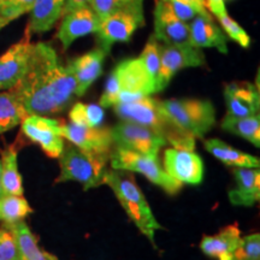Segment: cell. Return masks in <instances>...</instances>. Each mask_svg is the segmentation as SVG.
<instances>
[{
  "label": "cell",
  "mask_w": 260,
  "mask_h": 260,
  "mask_svg": "<svg viewBox=\"0 0 260 260\" xmlns=\"http://www.w3.org/2000/svg\"><path fill=\"white\" fill-rule=\"evenodd\" d=\"M21 100L28 116H53L71 105L76 81L69 65L60 63L48 42L32 46L29 68L17 86L11 88Z\"/></svg>",
  "instance_id": "6da1fadb"
},
{
  "label": "cell",
  "mask_w": 260,
  "mask_h": 260,
  "mask_svg": "<svg viewBox=\"0 0 260 260\" xmlns=\"http://www.w3.org/2000/svg\"><path fill=\"white\" fill-rule=\"evenodd\" d=\"M113 109L122 121L138 123L153 130L155 134L160 135L167 141V144L174 146V148L194 151L195 139L174 124L162 109L161 100L149 95L134 102L117 104Z\"/></svg>",
  "instance_id": "7a4b0ae2"
},
{
  "label": "cell",
  "mask_w": 260,
  "mask_h": 260,
  "mask_svg": "<svg viewBox=\"0 0 260 260\" xmlns=\"http://www.w3.org/2000/svg\"><path fill=\"white\" fill-rule=\"evenodd\" d=\"M157 93V84L147 74L139 58H130L119 63L110 74L100 98V106L113 107L140 98Z\"/></svg>",
  "instance_id": "3957f363"
},
{
  "label": "cell",
  "mask_w": 260,
  "mask_h": 260,
  "mask_svg": "<svg viewBox=\"0 0 260 260\" xmlns=\"http://www.w3.org/2000/svg\"><path fill=\"white\" fill-rule=\"evenodd\" d=\"M104 184L111 188L132 222L155 246L154 233L161 229V225L155 219L145 195L136 186L135 181L125 171L112 169L105 172Z\"/></svg>",
  "instance_id": "277c9868"
},
{
  "label": "cell",
  "mask_w": 260,
  "mask_h": 260,
  "mask_svg": "<svg viewBox=\"0 0 260 260\" xmlns=\"http://www.w3.org/2000/svg\"><path fill=\"white\" fill-rule=\"evenodd\" d=\"M110 155L83 151L71 144L65 146L59 157L60 172L56 182L76 181L82 184L84 190L102 186Z\"/></svg>",
  "instance_id": "5b68a950"
},
{
  "label": "cell",
  "mask_w": 260,
  "mask_h": 260,
  "mask_svg": "<svg viewBox=\"0 0 260 260\" xmlns=\"http://www.w3.org/2000/svg\"><path fill=\"white\" fill-rule=\"evenodd\" d=\"M161 105L174 124L194 139H203L216 125V110L210 100L169 99Z\"/></svg>",
  "instance_id": "8992f818"
},
{
  "label": "cell",
  "mask_w": 260,
  "mask_h": 260,
  "mask_svg": "<svg viewBox=\"0 0 260 260\" xmlns=\"http://www.w3.org/2000/svg\"><path fill=\"white\" fill-rule=\"evenodd\" d=\"M144 24V0H136L103 18L94 34L99 42V48L109 54L116 42L130 41L134 32Z\"/></svg>",
  "instance_id": "52a82bcc"
},
{
  "label": "cell",
  "mask_w": 260,
  "mask_h": 260,
  "mask_svg": "<svg viewBox=\"0 0 260 260\" xmlns=\"http://www.w3.org/2000/svg\"><path fill=\"white\" fill-rule=\"evenodd\" d=\"M110 160L115 170L139 172L169 194H176L181 189L182 184L172 180L161 168L158 155L141 154L129 149L116 147L115 151L111 152Z\"/></svg>",
  "instance_id": "ba28073f"
},
{
  "label": "cell",
  "mask_w": 260,
  "mask_h": 260,
  "mask_svg": "<svg viewBox=\"0 0 260 260\" xmlns=\"http://www.w3.org/2000/svg\"><path fill=\"white\" fill-rule=\"evenodd\" d=\"M160 67L157 76V93L165 89L178 71L206 65L204 52L190 45H159Z\"/></svg>",
  "instance_id": "9c48e42d"
},
{
  "label": "cell",
  "mask_w": 260,
  "mask_h": 260,
  "mask_svg": "<svg viewBox=\"0 0 260 260\" xmlns=\"http://www.w3.org/2000/svg\"><path fill=\"white\" fill-rule=\"evenodd\" d=\"M113 145L136 153L158 155L162 146L168 145L160 135L138 123L121 121L111 128Z\"/></svg>",
  "instance_id": "30bf717a"
},
{
  "label": "cell",
  "mask_w": 260,
  "mask_h": 260,
  "mask_svg": "<svg viewBox=\"0 0 260 260\" xmlns=\"http://www.w3.org/2000/svg\"><path fill=\"white\" fill-rule=\"evenodd\" d=\"M60 121L44 116H27L21 123L25 138L39 145L50 158H59L65 147Z\"/></svg>",
  "instance_id": "8fae6325"
},
{
  "label": "cell",
  "mask_w": 260,
  "mask_h": 260,
  "mask_svg": "<svg viewBox=\"0 0 260 260\" xmlns=\"http://www.w3.org/2000/svg\"><path fill=\"white\" fill-rule=\"evenodd\" d=\"M31 35L25 31L22 40L12 45L0 56V90H9L17 86L29 68L32 46Z\"/></svg>",
  "instance_id": "7c38bea8"
},
{
  "label": "cell",
  "mask_w": 260,
  "mask_h": 260,
  "mask_svg": "<svg viewBox=\"0 0 260 260\" xmlns=\"http://www.w3.org/2000/svg\"><path fill=\"white\" fill-rule=\"evenodd\" d=\"M164 170L181 184L197 186L203 182L204 161L194 151L169 148L164 153Z\"/></svg>",
  "instance_id": "4fadbf2b"
},
{
  "label": "cell",
  "mask_w": 260,
  "mask_h": 260,
  "mask_svg": "<svg viewBox=\"0 0 260 260\" xmlns=\"http://www.w3.org/2000/svg\"><path fill=\"white\" fill-rule=\"evenodd\" d=\"M60 133L61 136L67 139L71 145L83 151L99 154H111V148L113 147L111 128L106 126L90 128V126L61 122Z\"/></svg>",
  "instance_id": "5bb4252c"
},
{
  "label": "cell",
  "mask_w": 260,
  "mask_h": 260,
  "mask_svg": "<svg viewBox=\"0 0 260 260\" xmlns=\"http://www.w3.org/2000/svg\"><path fill=\"white\" fill-rule=\"evenodd\" d=\"M153 17V37L159 42L165 45H190L189 24L178 18L167 3L155 0Z\"/></svg>",
  "instance_id": "9a60e30c"
},
{
  "label": "cell",
  "mask_w": 260,
  "mask_h": 260,
  "mask_svg": "<svg viewBox=\"0 0 260 260\" xmlns=\"http://www.w3.org/2000/svg\"><path fill=\"white\" fill-rule=\"evenodd\" d=\"M99 23L100 19L89 5L81 6L63 15L57 38L63 45L64 50H68L77 39L95 32Z\"/></svg>",
  "instance_id": "2e32d148"
},
{
  "label": "cell",
  "mask_w": 260,
  "mask_h": 260,
  "mask_svg": "<svg viewBox=\"0 0 260 260\" xmlns=\"http://www.w3.org/2000/svg\"><path fill=\"white\" fill-rule=\"evenodd\" d=\"M224 98L228 107V116L251 117L258 115L259 90L249 82H234L226 84Z\"/></svg>",
  "instance_id": "e0dca14e"
},
{
  "label": "cell",
  "mask_w": 260,
  "mask_h": 260,
  "mask_svg": "<svg viewBox=\"0 0 260 260\" xmlns=\"http://www.w3.org/2000/svg\"><path fill=\"white\" fill-rule=\"evenodd\" d=\"M106 56V52L98 47L69 61L68 65L73 71L76 81L75 96L84 95L89 87L99 79L103 73V64Z\"/></svg>",
  "instance_id": "ac0fdd59"
},
{
  "label": "cell",
  "mask_w": 260,
  "mask_h": 260,
  "mask_svg": "<svg viewBox=\"0 0 260 260\" xmlns=\"http://www.w3.org/2000/svg\"><path fill=\"white\" fill-rule=\"evenodd\" d=\"M190 45L197 48H216L228 53V42L224 31L214 23L213 18L197 16L189 24Z\"/></svg>",
  "instance_id": "d6986e66"
},
{
  "label": "cell",
  "mask_w": 260,
  "mask_h": 260,
  "mask_svg": "<svg viewBox=\"0 0 260 260\" xmlns=\"http://www.w3.org/2000/svg\"><path fill=\"white\" fill-rule=\"evenodd\" d=\"M236 186L229 191L230 203L235 206H253L260 199L259 169L236 168L234 171Z\"/></svg>",
  "instance_id": "ffe728a7"
},
{
  "label": "cell",
  "mask_w": 260,
  "mask_h": 260,
  "mask_svg": "<svg viewBox=\"0 0 260 260\" xmlns=\"http://www.w3.org/2000/svg\"><path fill=\"white\" fill-rule=\"evenodd\" d=\"M240 229L236 224L224 228L214 236H205L200 248L205 254L218 260H234V254L240 245Z\"/></svg>",
  "instance_id": "44dd1931"
},
{
  "label": "cell",
  "mask_w": 260,
  "mask_h": 260,
  "mask_svg": "<svg viewBox=\"0 0 260 260\" xmlns=\"http://www.w3.org/2000/svg\"><path fill=\"white\" fill-rule=\"evenodd\" d=\"M67 0H35L30 9L27 30L29 34H41L53 28L63 16Z\"/></svg>",
  "instance_id": "7402d4cb"
},
{
  "label": "cell",
  "mask_w": 260,
  "mask_h": 260,
  "mask_svg": "<svg viewBox=\"0 0 260 260\" xmlns=\"http://www.w3.org/2000/svg\"><path fill=\"white\" fill-rule=\"evenodd\" d=\"M17 147L12 144L2 152L0 159V184L2 193L5 195H17L23 197V182L18 170Z\"/></svg>",
  "instance_id": "603a6c76"
},
{
  "label": "cell",
  "mask_w": 260,
  "mask_h": 260,
  "mask_svg": "<svg viewBox=\"0 0 260 260\" xmlns=\"http://www.w3.org/2000/svg\"><path fill=\"white\" fill-rule=\"evenodd\" d=\"M5 226H8L15 235L19 252V260H58L56 255L51 254L39 247L38 239L31 233L30 228L27 225L24 220Z\"/></svg>",
  "instance_id": "cb8c5ba5"
},
{
  "label": "cell",
  "mask_w": 260,
  "mask_h": 260,
  "mask_svg": "<svg viewBox=\"0 0 260 260\" xmlns=\"http://www.w3.org/2000/svg\"><path fill=\"white\" fill-rule=\"evenodd\" d=\"M205 148L214 158L219 159L220 161L229 165V167L247 169H259L260 167V160L258 157L234 148L219 139L207 140L205 142Z\"/></svg>",
  "instance_id": "d4e9b609"
},
{
  "label": "cell",
  "mask_w": 260,
  "mask_h": 260,
  "mask_svg": "<svg viewBox=\"0 0 260 260\" xmlns=\"http://www.w3.org/2000/svg\"><path fill=\"white\" fill-rule=\"evenodd\" d=\"M27 116L14 90H0V135L21 124Z\"/></svg>",
  "instance_id": "484cf974"
},
{
  "label": "cell",
  "mask_w": 260,
  "mask_h": 260,
  "mask_svg": "<svg viewBox=\"0 0 260 260\" xmlns=\"http://www.w3.org/2000/svg\"><path fill=\"white\" fill-rule=\"evenodd\" d=\"M222 128L234 135L247 140L255 147L260 146L259 115L251 117H232L226 115L222 121Z\"/></svg>",
  "instance_id": "4316f807"
},
{
  "label": "cell",
  "mask_w": 260,
  "mask_h": 260,
  "mask_svg": "<svg viewBox=\"0 0 260 260\" xmlns=\"http://www.w3.org/2000/svg\"><path fill=\"white\" fill-rule=\"evenodd\" d=\"M30 213L32 209L23 197L5 194L0 197V222L5 225L24 220Z\"/></svg>",
  "instance_id": "83f0119b"
},
{
  "label": "cell",
  "mask_w": 260,
  "mask_h": 260,
  "mask_svg": "<svg viewBox=\"0 0 260 260\" xmlns=\"http://www.w3.org/2000/svg\"><path fill=\"white\" fill-rule=\"evenodd\" d=\"M104 118H105L104 109L95 104L76 103L69 112L70 123L76 125L90 126V128L102 126Z\"/></svg>",
  "instance_id": "f1b7e54d"
},
{
  "label": "cell",
  "mask_w": 260,
  "mask_h": 260,
  "mask_svg": "<svg viewBox=\"0 0 260 260\" xmlns=\"http://www.w3.org/2000/svg\"><path fill=\"white\" fill-rule=\"evenodd\" d=\"M159 41L153 37V34L151 35L148 39L147 44L144 48V51L141 52V54L138 57L141 60L142 65L147 71L152 80L155 81L157 84V76L159 73V67H160V54H159Z\"/></svg>",
  "instance_id": "f546056e"
},
{
  "label": "cell",
  "mask_w": 260,
  "mask_h": 260,
  "mask_svg": "<svg viewBox=\"0 0 260 260\" xmlns=\"http://www.w3.org/2000/svg\"><path fill=\"white\" fill-rule=\"evenodd\" d=\"M35 0H0V18L6 23L30 11Z\"/></svg>",
  "instance_id": "4dcf8cb0"
},
{
  "label": "cell",
  "mask_w": 260,
  "mask_h": 260,
  "mask_svg": "<svg viewBox=\"0 0 260 260\" xmlns=\"http://www.w3.org/2000/svg\"><path fill=\"white\" fill-rule=\"evenodd\" d=\"M260 235L258 233L241 237L240 245L234 254V260H259Z\"/></svg>",
  "instance_id": "1f68e13d"
},
{
  "label": "cell",
  "mask_w": 260,
  "mask_h": 260,
  "mask_svg": "<svg viewBox=\"0 0 260 260\" xmlns=\"http://www.w3.org/2000/svg\"><path fill=\"white\" fill-rule=\"evenodd\" d=\"M217 19H218L220 25H222L223 30L226 32L228 37L232 39V40L237 42L243 48L249 47V45H251V37H249L248 32L241 25L237 23L235 19L230 17L229 14L220 16Z\"/></svg>",
  "instance_id": "d6a6232c"
},
{
  "label": "cell",
  "mask_w": 260,
  "mask_h": 260,
  "mask_svg": "<svg viewBox=\"0 0 260 260\" xmlns=\"http://www.w3.org/2000/svg\"><path fill=\"white\" fill-rule=\"evenodd\" d=\"M0 260H19L15 235L5 225L0 228Z\"/></svg>",
  "instance_id": "836d02e7"
},
{
  "label": "cell",
  "mask_w": 260,
  "mask_h": 260,
  "mask_svg": "<svg viewBox=\"0 0 260 260\" xmlns=\"http://www.w3.org/2000/svg\"><path fill=\"white\" fill-rule=\"evenodd\" d=\"M136 2V0H90L89 6L95 12L98 18L102 21L107 15H110L115 10L130 4V3Z\"/></svg>",
  "instance_id": "e575fe53"
},
{
  "label": "cell",
  "mask_w": 260,
  "mask_h": 260,
  "mask_svg": "<svg viewBox=\"0 0 260 260\" xmlns=\"http://www.w3.org/2000/svg\"><path fill=\"white\" fill-rule=\"evenodd\" d=\"M162 2L167 3L177 17L186 23L193 21L197 16H200L198 14L197 9L188 0H162Z\"/></svg>",
  "instance_id": "d590c367"
},
{
  "label": "cell",
  "mask_w": 260,
  "mask_h": 260,
  "mask_svg": "<svg viewBox=\"0 0 260 260\" xmlns=\"http://www.w3.org/2000/svg\"><path fill=\"white\" fill-rule=\"evenodd\" d=\"M205 9L211 16L213 15L217 18L228 14L225 0H205Z\"/></svg>",
  "instance_id": "8d00e7d4"
},
{
  "label": "cell",
  "mask_w": 260,
  "mask_h": 260,
  "mask_svg": "<svg viewBox=\"0 0 260 260\" xmlns=\"http://www.w3.org/2000/svg\"><path fill=\"white\" fill-rule=\"evenodd\" d=\"M89 3H90V0H67V2H65L64 10H63V15L68 14V12H70L71 10H74V9L81 8V6L89 5Z\"/></svg>",
  "instance_id": "74e56055"
},
{
  "label": "cell",
  "mask_w": 260,
  "mask_h": 260,
  "mask_svg": "<svg viewBox=\"0 0 260 260\" xmlns=\"http://www.w3.org/2000/svg\"><path fill=\"white\" fill-rule=\"evenodd\" d=\"M188 2H189L190 4L197 9L198 14L200 16H203V17H206V18H212V16H211L209 12H207V10L205 9V0H188Z\"/></svg>",
  "instance_id": "f35d334b"
},
{
  "label": "cell",
  "mask_w": 260,
  "mask_h": 260,
  "mask_svg": "<svg viewBox=\"0 0 260 260\" xmlns=\"http://www.w3.org/2000/svg\"><path fill=\"white\" fill-rule=\"evenodd\" d=\"M6 25H8V23H6L4 19L0 18V30H2V29L4 28V27H6Z\"/></svg>",
  "instance_id": "ab89813d"
},
{
  "label": "cell",
  "mask_w": 260,
  "mask_h": 260,
  "mask_svg": "<svg viewBox=\"0 0 260 260\" xmlns=\"http://www.w3.org/2000/svg\"><path fill=\"white\" fill-rule=\"evenodd\" d=\"M3 193H2V184H0V197H2Z\"/></svg>",
  "instance_id": "60d3db41"
}]
</instances>
